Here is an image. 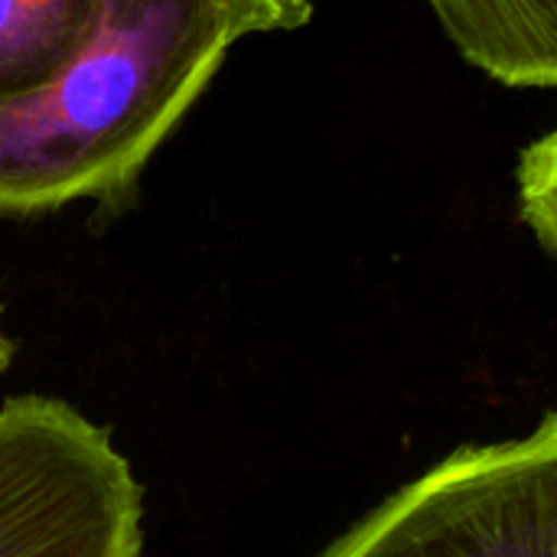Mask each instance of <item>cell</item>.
Segmentation results:
<instances>
[{
	"mask_svg": "<svg viewBox=\"0 0 557 557\" xmlns=\"http://www.w3.org/2000/svg\"><path fill=\"white\" fill-rule=\"evenodd\" d=\"M238 39L222 0H91L72 52L0 98V219L117 209Z\"/></svg>",
	"mask_w": 557,
	"mask_h": 557,
	"instance_id": "6da1fadb",
	"label": "cell"
},
{
	"mask_svg": "<svg viewBox=\"0 0 557 557\" xmlns=\"http://www.w3.org/2000/svg\"><path fill=\"white\" fill-rule=\"evenodd\" d=\"M320 557H557V418L454 450Z\"/></svg>",
	"mask_w": 557,
	"mask_h": 557,
	"instance_id": "7a4b0ae2",
	"label": "cell"
},
{
	"mask_svg": "<svg viewBox=\"0 0 557 557\" xmlns=\"http://www.w3.org/2000/svg\"><path fill=\"white\" fill-rule=\"evenodd\" d=\"M144 490L78 408L20 395L0 408V557H140Z\"/></svg>",
	"mask_w": 557,
	"mask_h": 557,
	"instance_id": "3957f363",
	"label": "cell"
},
{
	"mask_svg": "<svg viewBox=\"0 0 557 557\" xmlns=\"http://www.w3.org/2000/svg\"><path fill=\"white\" fill-rule=\"evenodd\" d=\"M457 52L512 88L557 82V0H428Z\"/></svg>",
	"mask_w": 557,
	"mask_h": 557,
	"instance_id": "277c9868",
	"label": "cell"
},
{
	"mask_svg": "<svg viewBox=\"0 0 557 557\" xmlns=\"http://www.w3.org/2000/svg\"><path fill=\"white\" fill-rule=\"evenodd\" d=\"M91 0H0V98L42 82L78 42Z\"/></svg>",
	"mask_w": 557,
	"mask_h": 557,
	"instance_id": "5b68a950",
	"label": "cell"
},
{
	"mask_svg": "<svg viewBox=\"0 0 557 557\" xmlns=\"http://www.w3.org/2000/svg\"><path fill=\"white\" fill-rule=\"evenodd\" d=\"M519 206L545 255L557 245V134H542L519 157Z\"/></svg>",
	"mask_w": 557,
	"mask_h": 557,
	"instance_id": "8992f818",
	"label": "cell"
},
{
	"mask_svg": "<svg viewBox=\"0 0 557 557\" xmlns=\"http://www.w3.org/2000/svg\"><path fill=\"white\" fill-rule=\"evenodd\" d=\"M238 36L297 29L310 20V0H222Z\"/></svg>",
	"mask_w": 557,
	"mask_h": 557,
	"instance_id": "52a82bcc",
	"label": "cell"
},
{
	"mask_svg": "<svg viewBox=\"0 0 557 557\" xmlns=\"http://www.w3.org/2000/svg\"><path fill=\"white\" fill-rule=\"evenodd\" d=\"M10 362H13V339L3 333V307H0V375Z\"/></svg>",
	"mask_w": 557,
	"mask_h": 557,
	"instance_id": "ba28073f",
	"label": "cell"
}]
</instances>
